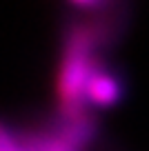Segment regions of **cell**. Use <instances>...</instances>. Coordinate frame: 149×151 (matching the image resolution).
Instances as JSON below:
<instances>
[{
    "label": "cell",
    "mask_w": 149,
    "mask_h": 151,
    "mask_svg": "<svg viewBox=\"0 0 149 151\" xmlns=\"http://www.w3.org/2000/svg\"><path fill=\"white\" fill-rule=\"evenodd\" d=\"M0 151H22L16 140V133L9 131L2 122H0Z\"/></svg>",
    "instance_id": "5"
},
{
    "label": "cell",
    "mask_w": 149,
    "mask_h": 151,
    "mask_svg": "<svg viewBox=\"0 0 149 151\" xmlns=\"http://www.w3.org/2000/svg\"><path fill=\"white\" fill-rule=\"evenodd\" d=\"M85 20L91 36V45L96 53L109 49L125 36L129 24V5L125 2H100V7L89 11V16H80Z\"/></svg>",
    "instance_id": "2"
},
{
    "label": "cell",
    "mask_w": 149,
    "mask_h": 151,
    "mask_svg": "<svg viewBox=\"0 0 149 151\" xmlns=\"http://www.w3.org/2000/svg\"><path fill=\"white\" fill-rule=\"evenodd\" d=\"M96 49L91 45V36L85 20L69 22L65 31L60 73H58V116L76 118L89 113L85 104V85L91 73Z\"/></svg>",
    "instance_id": "1"
},
{
    "label": "cell",
    "mask_w": 149,
    "mask_h": 151,
    "mask_svg": "<svg viewBox=\"0 0 149 151\" xmlns=\"http://www.w3.org/2000/svg\"><path fill=\"white\" fill-rule=\"evenodd\" d=\"M122 98V87L114 73L103 65V60L96 56L91 67V73L85 85V104L89 107H114Z\"/></svg>",
    "instance_id": "3"
},
{
    "label": "cell",
    "mask_w": 149,
    "mask_h": 151,
    "mask_svg": "<svg viewBox=\"0 0 149 151\" xmlns=\"http://www.w3.org/2000/svg\"><path fill=\"white\" fill-rule=\"evenodd\" d=\"M16 140L22 151H78L69 142L62 140L54 131L51 124H45L38 129H25V131L16 133Z\"/></svg>",
    "instance_id": "4"
}]
</instances>
